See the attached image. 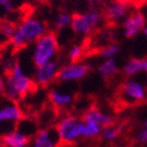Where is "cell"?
Returning a JSON list of instances; mask_svg holds the SVG:
<instances>
[{"label":"cell","mask_w":147,"mask_h":147,"mask_svg":"<svg viewBox=\"0 0 147 147\" xmlns=\"http://www.w3.org/2000/svg\"><path fill=\"white\" fill-rule=\"evenodd\" d=\"M98 73L102 78L109 80L118 73V65L115 59H106L99 64Z\"/></svg>","instance_id":"obj_17"},{"label":"cell","mask_w":147,"mask_h":147,"mask_svg":"<svg viewBox=\"0 0 147 147\" xmlns=\"http://www.w3.org/2000/svg\"><path fill=\"white\" fill-rule=\"evenodd\" d=\"M8 1H10V0H0V7H3Z\"/></svg>","instance_id":"obj_29"},{"label":"cell","mask_w":147,"mask_h":147,"mask_svg":"<svg viewBox=\"0 0 147 147\" xmlns=\"http://www.w3.org/2000/svg\"><path fill=\"white\" fill-rule=\"evenodd\" d=\"M60 65L57 60L35 67L34 80L35 84L39 86H49L58 79Z\"/></svg>","instance_id":"obj_10"},{"label":"cell","mask_w":147,"mask_h":147,"mask_svg":"<svg viewBox=\"0 0 147 147\" xmlns=\"http://www.w3.org/2000/svg\"><path fill=\"white\" fill-rule=\"evenodd\" d=\"M24 117L22 108L16 102H8L0 107V123H19Z\"/></svg>","instance_id":"obj_14"},{"label":"cell","mask_w":147,"mask_h":147,"mask_svg":"<svg viewBox=\"0 0 147 147\" xmlns=\"http://www.w3.org/2000/svg\"><path fill=\"white\" fill-rule=\"evenodd\" d=\"M125 1H127L132 6H136V7L142 6L145 3H147V0H125Z\"/></svg>","instance_id":"obj_25"},{"label":"cell","mask_w":147,"mask_h":147,"mask_svg":"<svg viewBox=\"0 0 147 147\" xmlns=\"http://www.w3.org/2000/svg\"><path fill=\"white\" fill-rule=\"evenodd\" d=\"M49 101L57 110H66L75 102V97L72 93L60 88H53L49 93Z\"/></svg>","instance_id":"obj_13"},{"label":"cell","mask_w":147,"mask_h":147,"mask_svg":"<svg viewBox=\"0 0 147 147\" xmlns=\"http://www.w3.org/2000/svg\"><path fill=\"white\" fill-rule=\"evenodd\" d=\"M4 86H5L4 77L0 76V93H3V90H4Z\"/></svg>","instance_id":"obj_27"},{"label":"cell","mask_w":147,"mask_h":147,"mask_svg":"<svg viewBox=\"0 0 147 147\" xmlns=\"http://www.w3.org/2000/svg\"><path fill=\"white\" fill-rule=\"evenodd\" d=\"M144 125H145V127H147V119L144 121Z\"/></svg>","instance_id":"obj_30"},{"label":"cell","mask_w":147,"mask_h":147,"mask_svg":"<svg viewBox=\"0 0 147 147\" xmlns=\"http://www.w3.org/2000/svg\"><path fill=\"white\" fill-rule=\"evenodd\" d=\"M90 71V66L84 62H70L60 67L58 79L61 82H73L84 79Z\"/></svg>","instance_id":"obj_8"},{"label":"cell","mask_w":147,"mask_h":147,"mask_svg":"<svg viewBox=\"0 0 147 147\" xmlns=\"http://www.w3.org/2000/svg\"><path fill=\"white\" fill-rule=\"evenodd\" d=\"M84 120L73 114H64L58 119L55 130L61 144L73 145L82 138Z\"/></svg>","instance_id":"obj_4"},{"label":"cell","mask_w":147,"mask_h":147,"mask_svg":"<svg viewBox=\"0 0 147 147\" xmlns=\"http://www.w3.org/2000/svg\"><path fill=\"white\" fill-rule=\"evenodd\" d=\"M31 147H59L61 145L55 127L38 130L31 139Z\"/></svg>","instance_id":"obj_11"},{"label":"cell","mask_w":147,"mask_h":147,"mask_svg":"<svg viewBox=\"0 0 147 147\" xmlns=\"http://www.w3.org/2000/svg\"><path fill=\"white\" fill-rule=\"evenodd\" d=\"M146 77H147V72H146Z\"/></svg>","instance_id":"obj_31"},{"label":"cell","mask_w":147,"mask_h":147,"mask_svg":"<svg viewBox=\"0 0 147 147\" xmlns=\"http://www.w3.org/2000/svg\"><path fill=\"white\" fill-rule=\"evenodd\" d=\"M71 19L72 16L70 13H68V12H60L59 15L56 17V19H55L54 27L58 31L66 29L67 27H70Z\"/></svg>","instance_id":"obj_21"},{"label":"cell","mask_w":147,"mask_h":147,"mask_svg":"<svg viewBox=\"0 0 147 147\" xmlns=\"http://www.w3.org/2000/svg\"><path fill=\"white\" fill-rule=\"evenodd\" d=\"M132 10V5L125 0H110L102 12L104 20L109 25H119Z\"/></svg>","instance_id":"obj_7"},{"label":"cell","mask_w":147,"mask_h":147,"mask_svg":"<svg viewBox=\"0 0 147 147\" xmlns=\"http://www.w3.org/2000/svg\"><path fill=\"white\" fill-rule=\"evenodd\" d=\"M88 4H91L92 6H96V5H99L103 2L104 0H86Z\"/></svg>","instance_id":"obj_26"},{"label":"cell","mask_w":147,"mask_h":147,"mask_svg":"<svg viewBox=\"0 0 147 147\" xmlns=\"http://www.w3.org/2000/svg\"><path fill=\"white\" fill-rule=\"evenodd\" d=\"M104 21L103 12L97 8H92L86 12L72 15L70 27L77 36L86 37L98 29Z\"/></svg>","instance_id":"obj_5"},{"label":"cell","mask_w":147,"mask_h":147,"mask_svg":"<svg viewBox=\"0 0 147 147\" xmlns=\"http://www.w3.org/2000/svg\"><path fill=\"white\" fill-rule=\"evenodd\" d=\"M136 142L140 145L147 144V127H143L139 132L136 134Z\"/></svg>","instance_id":"obj_24"},{"label":"cell","mask_w":147,"mask_h":147,"mask_svg":"<svg viewBox=\"0 0 147 147\" xmlns=\"http://www.w3.org/2000/svg\"><path fill=\"white\" fill-rule=\"evenodd\" d=\"M102 127L99 125L92 121H84L82 129V138L84 139H96L100 137Z\"/></svg>","instance_id":"obj_19"},{"label":"cell","mask_w":147,"mask_h":147,"mask_svg":"<svg viewBox=\"0 0 147 147\" xmlns=\"http://www.w3.org/2000/svg\"><path fill=\"white\" fill-rule=\"evenodd\" d=\"M84 121H92L97 125H100L102 129L108 125H111L115 123V118L112 114L102 110L101 108L96 107V106H91L88 107L81 116Z\"/></svg>","instance_id":"obj_12"},{"label":"cell","mask_w":147,"mask_h":147,"mask_svg":"<svg viewBox=\"0 0 147 147\" xmlns=\"http://www.w3.org/2000/svg\"><path fill=\"white\" fill-rule=\"evenodd\" d=\"M120 52V47L117 43H108L101 49H99V56L103 60L106 59H114Z\"/></svg>","instance_id":"obj_20"},{"label":"cell","mask_w":147,"mask_h":147,"mask_svg":"<svg viewBox=\"0 0 147 147\" xmlns=\"http://www.w3.org/2000/svg\"><path fill=\"white\" fill-rule=\"evenodd\" d=\"M16 25L9 21H2L0 22V36L4 40L9 41L11 39L12 35L15 33Z\"/></svg>","instance_id":"obj_23"},{"label":"cell","mask_w":147,"mask_h":147,"mask_svg":"<svg viewBox=\"0 0 147 147\" xmlns=\"http://www.w3.org/2000/svg\"><path fill=\"white\" fill-rule=\"evenodd\" d=\"M47 31H49L47 26L43 21L36 17H26L16 25L15 33L9 40L10 45L15 49H25L34 43Z\"/></svg>","instance_id":"obj_2"},{"label":"cell","mask_w":147,"mask_h":147,"mask_svg":"<svg viewBox=\"0 0 147 147\" xmlns=\"http://www.w3.org/2000/svg\"><path fill=\"white\" fill-rule=\"evenodd\" d=\"M84 44L77 43L72 45L68 51V59L70 62H79L84 55Z\"/></svg>","instance_id":"obj_22"},{"label":"cell","mask_w":147,"mask_h":147,"mask_svg":"<svg viewBox=\"0 0 147 147\" xmlns=\"http://www.w3.org/2000/svg\"><path fill=\"white\" fill-rule=\"evenodd\" d=\"M30 142L31 137L19 129L6 133L2 138V143L5 147H28Z\"/></svg>","instance_id":"obj_15"},{"label":"cell","mask_w":147,"mask_h":147,"mask_svg":"<svg viewBox=\"0 0 147 147\" xmlns=\"http://www.w3.org/2000/svg\"><path fill=\"white\" fill-rule=\"evenodd\" d=\"M118 99L125 105H137L147 100V88L135 78H129L118 88Z\"/></svg>","instance_id":"obj_6"},{"label":"cell","mask_w":147,"mask_h":147,"mask_svg":"<svg viewBox=\"0 0 147 147\" xmlns=\"http://www.w3.org/2000/svg\"><path fill=\"white\" fill-rule=\"evenodd\" d=\"M146 20H147V19H146ZM142 33H143V35H144L146 41H147V21H146V25H145V27H144V29H143Z\"/></svg>","instance_id":"obj_28"},{"label":"cell","mask_w":147,"mask_h":147,"mask_svg":"<svg viewBox=\"0 0 147 147\" xmlns=\"http://www.w3.org/2000/svg\"><path fill=\"white\" fill-rule=\"evenodd\" d=\"M123 125H116V123H113L111 125H108L102 129L101 131V135L100 137L104 140V141H107V142H111V141H114L120 136L121 132H123Z\"/></svg>","instance_id":"obj_18"},{"label":"cell","mask_w":147,"mask_h":147,"mask_svg":"<svg viewBox=\"0 0 147 147\" xmlns=\"http://www.w3.org/2000/svg\"><path fill=\"white\" fill-rule=\"evenodd\" d=\"M4 81L3 95L10 102H17L25 98L36 86L34 80L25 72L21 63L18 61L11 68L6 70Z\"/></svg>","instance_id":"obj_1"},{"label":"cell","mask_w":147,"mask_h":147,"mask_svg":"<svg viewBox=\"0 0 147 147\" xmlns=\"http://www.w3.org/2000/svg\"><path fill=\"white\" fill-rule=\"evenodd\" d=\"M146 21V16L141 10H132L120 24L123 35L130 39L137 37L140 33H142Z\"/></svg>","instance_id":"obj_9"},{"label":"cell","mask_w":147,"mask_h":147,"mask_svg":"<svg viewBox=\"0 0 147 147\" xmlns=\"http://www.w3.org/2000/svg\"><path fill=\"white\" fill-rule=\"evenodd\" d=\"M123 72L125 75L133 76L141 72H147V58H131L123 66Z\"/></svg>","instance_id":"obj_16"},{"label":"cell","mask_w":147,"mask_h":147,"mask_svg":"<svg viewBox=\"0 0 147 147\" xmlns=\"http://www.w3.org/2000/svg\"><path fill=\"white\" fill-rule=\"evenodd\" d=\"M59 40L55 32L47 31L33 43L32 49V62L36 66H39L49 61L56 60L59 54Z\"/></svg>","instance_id":"obj_3"}]
</instances>
